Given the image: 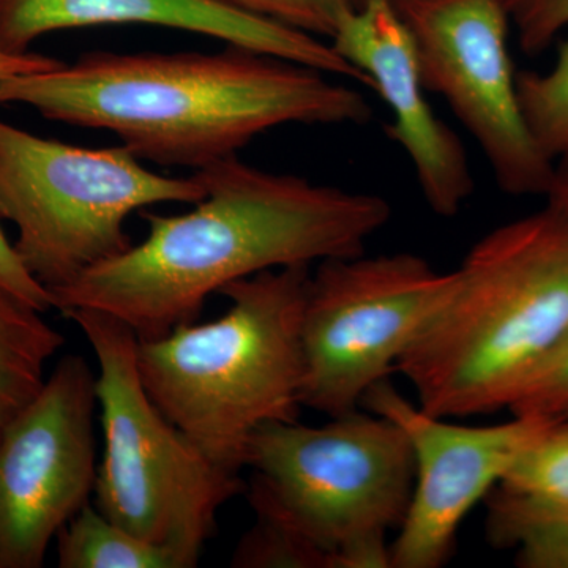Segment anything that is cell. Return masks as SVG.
<instances>
[{"label": "cell", "mask_w": 568, "mask_h": 568, "mask_svg": "<svg viewBox=\"0 0 568 568\" xmlns=\"http://www.w3.org/2000/svg\"><path fill=\"white\" fill-rule=\"evenodd\" d=\"M263 20L294 31L332 39L343 20L355 9V0H219Z\"/></svg>", "instance_id": "20"}, {"label": "cell", "mask_w": 568, "mask_h": 568, "mask_svg": "<svg viewBox=\"0 0 568 568\" xmlns=\"http://www.w3.org/2000/svg\"><path fill=\"white\" fill-rule=\"evenodd\" d=\"M310 265L272 268L224 286L222 317L138 343L153 405L213 462L241 473L253 433L297 422Z\"/></svg>", "instance_id": "4"}, {"label": "cell", "mask_w": 568, "mask_h": 568, "mask_svg": "<svg viewBox=\"0 0 568 568\" xmlns=\"http://www.w3.org/2000/svg\"><path fill=\"white\" fill-rule=\"evenodd\" d=\"M97 375L58 362L0 437V568H40L51 541L95 489Z\"/></svg>", "instance_id": "10"}, {"label": "cell", "mask_w": 568, "mask_h": 568, "mask_svg": "<svg viewBox=\"0 0 568 568\" xmlns=\"http://www.w3.org/2000/svg\"><path fill=\"white\" fill-rule=\"evenodd\" d=\"M362 405L395 422L413 447V496L390 545V568L443 567L469 511L556 418L514 416L499 425L450 424L410 403L388 377L366 392Z\"/></svg>", "instance_id": "11"}, {"label": "cell", "mask_w": 568, "mask_h": 568, "mask_svg": "<svg viewBox=\"0 0 568 568\" xmlns=\"http://www.w3.org/2000/svg\"><path fill=\"white\" fill-rule=\"evenodd\" d=\"M523 115L541 152L556 162L568 151V36L547 73H517Z\"/></svg>", "instance_id": "18"}, {"label": "cell", "mask_w": 568, "mask_h": 568, "mask_svg": "<svg viewBox=\"0 0 568 568\" xmlns=\"http://www.w3.org/2000/svg\"><path fill=\"white\" fill-rule=\"evenodd\" d=\"M254 514L286 525L331 568H390L387 534L413 496V447L395 422L354 413L323 426L274 422L246 450Z\"/></svg>", "instance_id": "5"}, {"label": "cell", "mask_w": 568, "mask_h": 568, "mask_svg": "<svg viewBox=\"0 0 568 568\" xmlns=\"http://www.w3.org/2000/svg\"><path fill=\"white\" fill-rule=\"evenodd\" d=\"M487 507L489 541L515 549L518 567L568 568V507L532 506L496 488Z\"/></svg>", "instance_id": "16"}, {"label": "cell", "mask_w": 568, "mask_h": 568, "mask_svg": "<svg viewBox=\"0 0 568 568\" xmlns=\"http://www.w3.org/2000/svg\"><path fill=\"white\" fill-rule=\"evenodd\" d=\"M0 286L36 306L41 313L54 308L51 291L31 275L0 226Z\"/></svg>", "instance_id": "23"}, {"label": "cell", "mask_w": 568, "mask_h": 568, "mask_svg": "<svg viewBox=\"0 0 568 568\" xmlns=\"http://www.w3.org/2000/svg\"><path fill=\"white\" fill-rule=\"evenodd\" d=\"M519 47L537 55L568 29V0H507Z\"/></svg>", "instance_id": "22"}, {"label": "cell", "mask_w": 568, "mask_h": 568, "mask_svg": "<svg viewBox=\"0 0 568 568\" xmlns=\"http://www.w3.org/2000/svg\"><path fill=\"white\" fill-rule=\"evenodd\" d=\"M362 2H364V0H355V6H361Z\"/></svg>", "instance_id": "26"}, {"label": "cell", "mask_w": 568, "mask_h": 568, "mask_svg": "<svg viewBox=\"0 0 568 568\" xmlns=\"http://www.w3.org/2000/svg\"><path fill=\"white\" fill-rule=\"evenodd\" d=\"M61 568H183L171 549L134 536L93 504L81 508L58 534Z\"/></svg>", "instance_id": "15"}, {"label": "cell", "mask_w": 568, "mask_h": 568, "mask_svg": "<svg viewBox=\"0 0 568 568\" xmlns=\"http://www.w3.org/2000/svg\"><path fill=\"white\" fill-rule=\"evenodd\" d=\"M562 417H567V418H568V413H567V414H564V416H562Z\"/></svg>", "instance_id": "27"}, {"label": "cell", "mask_w": 568, "mask_h": 568, "mask_svg": "<svg viewBox=\"0 0 568 568\" xmlns=\"http://www.w3.org/2000/svg\"><path fill=\"white\" fill-rule=\"evenodd\" d=\"M265 52H88L0 80V104L114 133L138 159L203 170L287 123L364 125L368 100L338 78Z\"/></svg>", "instance_id": "2"}, {"label": "cell", "mask_w": 568, "mask_h": 568, "mask_svg": "<svg viewBox=\"0 0 568 568\" xmlns=\"http://www.w3.org/2000/svg\"><path fill=\"white\" fill-rule=\"evenodd\" d=\"M545 197L548 200L547 204L552 205L568 220V151L556 159L551 185Z\"/></svg>", "instance_id": "25"}, {"label": "cell", "mask_w": 568, "mask_h": 568, "mask_svg": "<svg viewBox=\"0 0 568 568\" xmlns=\"http://www.w3.org/2000/svg\"><path fill=\"white\" fill-rule=\"evenodd\" d=\"M204 196L196 171L168 178L123 144L80 148L0 121V220L14 224L18 256L51 293L126 252L133 212Z\"/></svg>", "instance_id": "7"}, {"label": "cell", "mask_w": 568, "mask_h": 568, "mask_svg": "<svg viewBox=\"0 0 568 568\" xmlns=\"http://www.w3.org/2000/svg\"><path fill=\"white\" fill-rule=\"evenodd\" d=\"M497 491L540 507H568V418L556 417L515 459Z\"/></svg>", "instance_id": "17"}, {"label": "cell", "mask_w": 568, "mask_h": 568, "mask_svg": "<svg viewBox=\"0 0 568 568\" xmlns=\"http://www.w3.org/2000/svg\"><path fill=\"white\" fill-rule=\"evenodd\" d=\"M44 313L0 286V437L36 398L65 338Z\"/></svg>", "instance_id": "14"}, {"label": "cell", "mask_w": 568, "mask_h": 568, "mask_svg": "<svg viewBox=\"0 0 568 568\" xmlns=\"http://www.w3.org/2000/svg\"><path fill=\"white\" fill-rule=\"evenodd\" d=\"M231 567L331 568L325 556L282 521L256 514V523L235 547Z\"/></svg>", "instance_id": "19"}, {"label": "cell", "mask_w": 568, "mask_h": 568, "mask_svg": "<svg viewBox=\"0 0 568 568\" xmlns=\"http://www.w3.org/2000/svg\"><path fill=\"white\" fill-rule=\"evenodd\" d=\"M63 62L58 59L48 58V55L36 54V52H24V54H13V52L3 51L0 48V80L18 77V74L39 73L62 65Z\"/></svg>", "instance_id": "24"}, {"label": "cell", "mask_w": 568, "mask_h": 568, "mask_svg": "<svg viewBox=\"0 0 568 568\" xmlns=\"http://www.w3.org/2000/svg\"><path fill=\"white\" fill-rule=\"evenodd\" d=\"M91 345L103 428L93 506L151 544L171 549L183 568L200 564L224 504L245 493L241 473L219 465L163 416L138 369L136 334L99 310L62 313Z\"/></svg>", "instance_id": "6"}, {"label": "cell", "mask_w": 568, "mask_h": 568, "mask_svg": "<svg viewBox=\"0 0 568 568\" xmlns=\"http://www.w3.org/2000/svg\"><path fill=\"white\" fill-rule=\"evenodd\" d=\"M331 40L390 108L386 132L413 164L428 207L443 219L457 216L474 193L473 171L458 134L426 99L416 44L394 2L364 0Z\"/></svg>", "instance_id": "12"}, {"label": "cell", "mask_w": 568, "mask_h": 568, "mask_svg": "<svg viewBox=\"0 0 568 568\" xmlns=\"http://www.w3.org/2000/svg\"><path fill=\"white\" fill-rule=\"evenodd\" d=\"M457 271L437 272L413 253L320 263L306 294L302 406L328 417L358 410L446 304Z\"/></svg>", "instance_id": "8"}, {"label": "cell", "mask_w": 568, "mask_h": 568, "mask_svg": "<svg viewBox=\"0 0 568 568\" xmlns=\"http://www.w3.org/2000/svg\"><path fill=\"white\" fill-rule=\"evenodd\" d=\"M205 196L182 215L142 211L148 237L52 291L61 313L91 308L155 339L194 323L209 295L272 268L365 253L392 216L386 197L275 174L227 156L196 171Z\"/></svg>", "instance_id": "1"}, {"label": "cell", "mask_w": 568, "mask_h": 568, "mask_svg": "<svg viewBox=\"0 0 568 568\" xmlns=\"http://www.w3.org/2000/svg\"><path fill=\"white\" fill-rule=\"evenodd\" d=\"M568 336V220L552 205L484 235L454 293L396 362L444 418L508 409Z\"/></svg>", "instance_id": "3"}, {"label": "cell", "mask_w": 568, "mask_h": 568, "mask_svg": "<svg viewBox=\"0 0 568 568\" xmlns=\"http://www.w3.org/2000/svg\"><path fill=\"white\" fill-rule=\"evenodd\" d=\"M106 24L200 33L368 85L331 43L219 0H0V48L13 54L29 52L33 41L47 33Z\"/></svg>", "instance_id": "13"}, {"label": "cell", "mask_w": 568, "mask_h": 568, "mask_svg": "<svg viewBox=\"0 0 568 568\" xmlns=\"http://www.w3.org/2000/svg\"><path fill=\"white\" fill-rule=\"evenodd\" d=\"M508 410L514 416L562 417L568 413V336L538 366Z\"/></svg>", "instance_id": "21"}, {"label": "cell", "mask_w": 568, "mask_h": 568, "mask_svg": "<svg viewBox=\"0 0 568 568\" xmlns=\"http://www.w3.org/2000/svg\"><path fill=\"white\" fill-rule=\"evenodd\" d=\"M426 91L446 100L510 196H547L555 162L534 141L508 50L507 0H392Z\"/></svg>", "instance_id": "9"}]
</instances>
